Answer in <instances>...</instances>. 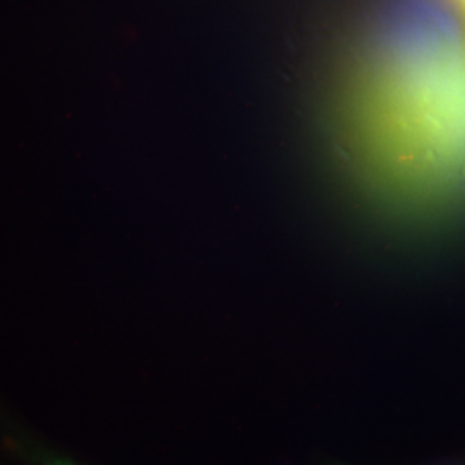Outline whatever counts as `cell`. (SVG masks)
<instances>
[{
    "instance_id": "1",
    "label": "cell",
    "mask_w": 465,
    "mask_h": 465,
    "mask_svg": "<svg viewBox=\"0 0 465 465\" xmlns=\"http://www.w3.org/2000/svg\"><path fill=\"white\" fill-rule=\"evenodd\" d=\"M462 4H464V7H465V0H462Z\"/></svg>"
}]
</instances>
